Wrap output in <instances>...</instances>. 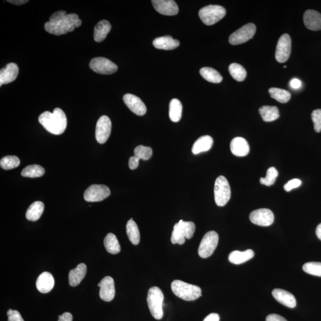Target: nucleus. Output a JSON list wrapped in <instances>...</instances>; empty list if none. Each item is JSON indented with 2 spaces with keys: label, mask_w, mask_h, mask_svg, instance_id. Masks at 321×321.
Segmentation results:
<instances>
[{
  "label": "nucleus",
  "mask_w": 321,
  "mask_h": 321,
  "mask_svg": "<svg viewBox=\"0 0 321 321\" xmlns=\"http://www.w3.org/2000/svg\"><path fill=\"white\" fill-rule=\"evenodd\" d=\"M39 122L48 132L56 135L62 134L67 124L66 115L59 108L54 109L53 112H44L39 117Z\"/></svg>",
  "instance_id": "f257e3e1"
},
{
  "label": "nucleus",
  "mask_w": 321,
  "mask_h": 321,
  "mask_svg": "<svg viewBox=\"0 0 321 321\" xmlns=\"http://www.w3.org/2000/svg\"><path fill=\"white\" fill-rule=\"evenodd\" d=\"M79 20L77 15L71 13L65 16L63 19L56 23L46 22L44 28L47 32L60 36L74 31L76 28V23Z\"/></svg>",
  "instance_id": "f03ea898"
},
{
  "label": "nucleus",
  "mask_w": 321,
  "mask_h": 321,
  "mask_svg": "<svg viewBox=\"0 0 321 321\" xmlns=\"http://www.w3.org/2000/svg\"><path fill=\"white\" fill-rule=\"evenodd\" d=\"M175 295L186 301H193L202 296V290L195 285H190L181 280H175L171 285Z\"/></svg>",
  "instance_id": "7ed1b4c3"
},
{
  "label": "nucleus",
  "mask_w": 321,
  "mask_h": 321,
  "mask_svg": "<svg viewBox=\"0 0 321 321\" xmlns=\"http://www.w3.org/2000/svg\"><path fill=\"white\" fill-rule=\"evenodd\" d=\"M165 296L162 290L158 287H152L149 289L147 303L151 315L156 319H162L164 315L163 305Z\"/></svg>",
  "instance_id": "20e7f679"
},
{
  "label": "nucleus",
  "mask_w": 321,
  "mask_h": 321,
  "mask_svg": "<svg viewBox=\"0 0 321 321\" xmlns=\"http://www.w3.org/2000/svg\"><path fill=\"white\" fill-rule=\"evenodd\" d=\"M196 227L192 221H179L173 227L171 242L173 244L183 245L185 238L190 239L193 237Z\"/></svg>",
  "instance_id": "39448f33"
},
{
  "label": "nucleus",
  "mask_w": 321,
  "mask_h": 321,
  "mask_svg": "<svg viewBox=\"0 0 321 321\" xmlns=\"http://www.w3.org/2000/svg\"><path fill=\"white\" fill-rule=\"evenodd\" d=\"M226 15V10L223 7L210 5L199 10V18L206 25L211 26L219 22Z\"/></svg>",
  "instance_id": "423d86ee"
},
{
  "label": "nucleus",
  "mask_w": 321,
  "mask_h": 321,
  "mask_svg": "<svg viewBox=\"0 0 321 321\" xmlns=\"http://www.w3.org/2000/svg\"><path fill=\"white\" fill-rule=\"evenodd\" d=\"M215 201L218 207H224L231 197V189L228 180L223 176L218 177L214 186Z\"/></svg>",
  "instance_id": "0eeeda50"
},
{
  "label": "nucleus",
  "mask_w": 321,
  "mask_h": 321,
  "mask_svg": "<svg viewBox=\"0 0 321 321\" xmlns=\"http://www.w3.org/2000/svg\"><path fill=\"white\" fill-rule=\"evenodd\" d=\"M219 240L218 234L214 231H210L205 234L201 240L198 254L201 258H207L213 254Z\"/></svg>",
  "instance_id": "6e6552de"
},
{
  "label": "nucleus",
  "mask_w": 321,
  "mask_h": 321,
  "mask_svg": "<svg viewBox=\"0 0 321 321\" xmlns=\"http://www.w3.org/2000/svg\"><path fill=\"white\" fill-rule=\"evenodd\" d=\"M110 189L103 184H93L84 193V199L88 203L100 202L110 195Z\"/></svg>",
  "instance_id": "1a4fd4ad"
},
{
  "label": "nucleus",
  "mask_w": 321,
  "mask_h": 321,
  "mask_svg": "<svg viewBox=\"0 0 321 321\" xmlns=\"http://www.w3.org/2000/svg\"><path fill=\"white\" fill-rule=\"evenodd\" d=\"M256 29L257 28L254 23H248L231 34L229 43L233 46L247 43L254 37Z\"/></svg>",
  "instance_id": "9d476101"
},
{
  "label": "nucleus",
  "mask_w": 321,
  "mask_h": 321,
  "mask_svg": "<svg viewBox=\"0 0 321 321\" xmlns=\"http://www.w3.org/2000/svg\"><path fill=\"white\" fill-rule=\"evenodd\" d=\"M90 67L95 73L101 74H113L118 70L117 65L104 57L94 58L91 61Z\"/></svg>",
  "instance_id": "9b49d317"
},
{
  "label": "nucleus",
  "mask_w": 321,
  "mask_h": 321,
  "mask_svg": "<svg viewBox=\"0 0 321 321\" xmlns=\"http://www.w3.org/2000/svg\"><path fill=\"white\" fill-rule=\"evenodd\" d=\"M292 41L288 34H283L279 37L275 50V59L279 63H285L291 53Z\"/></svg>",
  "instance_id": "f8f14e48"
},
{
  "label": "nucleus",
  "mask_w": 321,
  "mask_h": 321,
  "mask_svg": "<svg viewBox=\"0 0 321 321\" xmlns=\"http://www.w3.org/2000/svg\"><path fill=\"white\" fill-rule=\"evenodd\" d=\"M249 218L253 224L268 227L274 223V215L270 210L262 208L252 212Z\"/></svg>",
  "instance_id": "ddd939ff"
},
{
  "label": "nucleus",
  "mask_w": 321,
  "mask_h": 321,
  "mask_svg": "<svg viewBox=\"0 0 321 321\" xmlns=\"http://www.w3.org/2000/svg\"><path fill=\"white\" fill-rule=\"evenodd\" d=\"M112 124L111 119L107 115H102L99 118L95 131V137L97 142L103 144L107 141L111 135Z\"/></svg>",
  "instance_id": "4468645a"
},
{
  "label": "nucleus",
  "mask_w": 321,
  "mask_h": 321,
  "mask_svg": "<svg viewBox=\"0 0 321 321\" xmlns=\"http://www.w3.org/2000/svg\"><path fill=\"white\" fill-rule=\"evenodd\" d=\"M100 288V296L105 302H110L113 300L115 290L113 278L110 276H105L98 285Z\"/></svg>",
  "instance_id": "2eb2a0df"
},
{
  "label": "nucleus",
  "mask_w": 321,
  "mask_h": 321,
  "mask_svg": "<svg viewBox=\"0 0 321 321\" xmlns=\"http://www.w3.org/2000/svg\"><path fill=\"white\" fill-rule=\"evenodd\" d=\"M153 8L160 14L175 16L179 13V8L173 0H152Z\"/></svg>",
  "instance_id": "dca6fc26"
},
{
  "label": "nucleus",
  "mask_w": 321,
  "mask_h": 321,
  "mask_svg": "<svg viewBox=\"0 0 321 321\" xmlns=\"http://www.w3.org/2000/svg\"><path fill=\"white\" fill-rule=\"evenodd\" d=\"M124 101L125 104L133 113L139 116L146 114L147 109L146 105L139 97L136 95L127 94L124 95Z\"/></svg>",
  "instance_id": "f3484780"
},
{
  "label": "nucleus",
  "mask_w": 321,
  "mask_h": 321,
  "mask_svg": "<svg viewBox=\"0 0 321 321\" xmlns=\"http://www.w3.org/2000/svg\"><path fill=\"white\" fill-rule=\"evenodd\" d=\"M19 67L15 63L7 64L6 67L0 71V86L9 84L16 80L19 74Z\"/></svg>",
  "instance_id": "a211bd4d"
},
{
  "label": "nucleus",
  "mask_w": 321,
  "mask_h": 321,
  "mask_svg": "<svg viewBox=\"0 0 321 321\" xmlns=\"http://www.w3.org/2000/svg\"><path fill=\"white\" fill-rule=\"evenodd\" d=\"M304 23L307 29L309 30H321V14L315 10H308L304 13Z\"/></svg>",
  "instance_id": "6ab92c4d"
},
{
  "label": "nucleus",
  "mask_w": 321,
  "mask_h": 321,
  "mask_svg": "<svg viewBox=\"0 0 321 321\" xmlns=\"http://www.w3.org/2000/svg\"><path fill=\"white\" fill-rule=\"evenodd\" d=\"M272 295L276 301L289 308H295L296 306L295 296L286 290L275 289L272 290Z\"/></svg>",
  "instance_id": "aec40b11"
},
{
  "label": "nucleus",
  "mask_w": 321,
  "mask_h": 321,
  "mask_svg": "<svg viewBox=\"0 0 321 321\" xmlns=\"http://www.w3.org/2000/svg\"><path fill=\"white\" fill-rule=\"evenodd\" d=\"M55 284V280L52 274L49 272H44L36 280V286L38 291L42 293H48L52 290Z\"/></svg>",
  "instance_id": "412c9836"
},
{
  "label": "nucleus",
  "mask_w": 321,
  "mask_h": 321,
  "mask_svg": "<svg viewBox=\"0 0 321 321\" xmlns=\"http://www.w3.org/2000/svg\"><path fill=\"white\" fill-rule=\"evenodd\" d=\"M230 149L232 153L237 156H247L250 151L247 140L241 137L235 138L232 140Z\"/></svg>",
  "instance_id": "4be33fe9"
},
{
  "label": "nucleus",
  "mask_w": 321,
  "mask_h": 321,
  "mask_svg": "<svg viewBox=\"0 0 321 321\" xmlns=\"http://www.w3.org/2000/svg\"><path fill=\"white\" fill-rule=\"evenodd\" d=\"M153 45L157 49L172 50L178 47L180 43L178 40L174 39L172 36H165L157 37L153 40Z\"/></svg>",
  "instance_id": "5701e85b"
},
{
  "label": "nucleus",
  "mask_w": 321,
  "mask_h": 321,
  "mask_svg": "<svg viewBox=\"0 0 321 321\" xmlns=\"http://www.w3.org/2000/svg\"><path fill=\"white\" fill-rule=\"evenodd\" d=\"M87 272V266L84 263L78 264L76 268L71 269L69 274V285L72 287L79 285L85 278Z\"/></svg>",
  "instance_id": "b1692460"
},
{
  "label": "nucleus",
  "mask_w": 321,
  "mask_h": 321,
  "mask_svg": "<svg viewBox=\"0 0 321 321\" xmlns=\"http://www.w3.org/2000/svg\"><path fill=\"white\" fill-rule=\"evenodd\" d=\"M213 139L210 136H201L194 143L192 151L193 154L197 155L201 152L209 151L213 145Z\"/></svg>",
  "instance_id": "393cba45"
},
{
  "label": "nucleus",
  "mask_w": 321,
  "mask_h": 321,
  "mask_svg": "<svg viewBox=\"0 0 321 321\" xmlns=\"http://www.w3.org/2000/svg\"><path fill=\"white\" fill-rule=\"evenodd\" d=\"M111 29V24L107 20H103L99 22L94 28V37L95 42H103Z\"/></svg>",
  "instance_id": "a878e982"
},
{
  "label": "nucleus",
  "mask_w": 321,
  "mask_h": 321,
  "mask_svg": "<svg viewBox=\"0 0 321 321\" xmlns=\"http://www.w3.org/2000/svg\"><path fill=\"white\" fill-rule=\"evenodd\" d=\"M254 257V252L251 249L241 252L234 251L230 253L228 256V260L235 265H240L250 260Z\"/></svg>",
  "instance_id": "bb28decb"
},
{
  "label": "nucleus",
  "mask_w": 321,
  "mask_h": 321,
  "mask_svg": "<svg viewBox=\"0 0 321 321\" xmlns=\"http://www.w3.org/2000/svg\"><path fill=\"white\" fill-rule=\"evenodd\" d=\"M44 207V203L41 201H36L30 205L26 213L27 220L31 221L38 220L42 216Z\"/></svg>",
  "instance_id": "cd10ccee"
},
{
  "label": "nucleus",
  "mask_w": 321,
  "mask_h": 321,
  "mask_svg": "<svg viewBox=\"0 0 321 321\" xmlns=\"http://www.w3.org/2000/svg\"><path fill=\"white\" fill-rule=\"evenodd\" d=\"M259 112L263 121L265 122L274 121L279 117L278 109L275 106H263L259 108Z\"/></svg>",
  "instance_id": "c85d7f7f"
},
{
  "label": "nucleus",
  "mask_w": 321,
  "mask_h": 321,
  "mask_svg": "<svg viewBox=\"0 0 321 321\" xmlns=\"http://www.w3.org/2000/svg\"><path fill=\"white\" fill-rule=\"evenodd\" d=\"M183 107L178 99L174 98L170 102L169 117L173 122H179L182 118Z\"/></svg>",
  "instance_id": "c756f323"
},
{
  "label": "nucleus",
  "mask_w": 321,
  "mask_h": 321,
  "mask_svg": "<svg viewBox=\"0 0 321 321\" xmlns=\"http://www.w3.org/2000/svg\"><path fill=\"white\" fill-rule=\"evenodd\" d=\"M104 244L106 250L111 254H117L121 251V245L114 234L108 233L105 237Z\"/></svg>",
  "instance_id": "7c9ffc66"
},
{
  "label": "nucleus",
  "mask_w": 321,
  "mask_h": 321,
  "mask_svg": "<svg viewBox=\"0 0 321 321\" xmlns=\"http://www.w3.org/2000/svg\"><path fill=\"white\" fill-rule=\"evenodd\" d=\"M126 232H127L129 240L134 245H137L140 242V232L135 222L133 220L132 218L130 220L126 225Z\"/></svg>",
  "instance_id": "2f4dec72"
},
{
  "label": "nucleus",
  "mask_w": 321,
  "mask_h": 321,
  "mask_svg": "<svg viewBox=\"0 0 321 321\" xmlns=\"http://www.w3.org/2000/svg\"><path fill=\"white\" fill-rule=\"evenodd\" d=\"M200 74L205 79L211 83L218 84L223 81V77L218 71L211 67H203L200 70Z\"/></svg>",
  "instance_id": "473e14b6"
},
{
  "label": "nucleus",
  "mask_w": 321,
  "mask_h": 321,
  "mask_svg": "<svg viewBox=\"0 0 321 321\" xmlns=\"http://www.w3.org/2000/svg\"><path fill=\"white\" fill-rule=\"evenodd\" d=\"M269 93L272 98L275 99L280 103H287L291 98L290 92L283 89L271 88L269 90Z\"/></svg>",
  "instance_id": "72a5a7b5"
},
{
  "label": "nucleus",
  "mask_w": 321,
  "mask_h": 321,
  "mask_svg": "<svg viewBox=\"0 0 321 321\" xmlns=\"http://www.w3.org/2000/svg\"><path fill=\"white\" fill-rule=\"evenodd\" d=\"M46 171L39 165H30L22 170L21 175L23 177L35 178L44 176Z\"/></svg>",
  "instance_id": "f704fd0d"
},
{
  "label": "nucleus",
  "mask_w": 321,
  "mask_h": 321,
  "mask_svg": "<svg viewBox=\"0 0 321 321\" xmlns=\"http://www.w3.org/2000/svg\"><path fill=\"white\" fill-rule=\"evenodd\" d=\"M228 70H229L231 76L238 82L244 81L247 77V71L240 64L232 63L228 67Z\"/></svg>",
  "instance_id": "c9c22d12"
},
{
  "label": "nucleus",
  "mask_w": 321,
  "mask_h": 321,
  "mask_svg": "<svg viewBox=\"0 0 321 321\" xmlns=\"http://www.w3.org/2000/svg\"><path fill=\"white\" fill-rule=\"evenodd\" d=\"M20 160L18 156L9 155L5 156L0 160V166L6 170H12L19 166Z\"/></svg>",
  "instance_id": "e433bc0d"
},
{
  "label": "nucleus",
  "mask_w": 321,
  "mask_h": 321,
  "mask_svg": "<svg viewBox=\"0 0 321 321\" xmlns=\"http://www.w3.org/2000/svg\"><path fill=\"white\" fill-rule=\"evenodd\" d=\"M134 156L139 160H148L152 155V149L151 147L139 145L135 149Z\"/></svg>",
  "instance_id": "4c0bfd02"
},
{
  "label": "nucleus",
  "mask_w": 321,
  "mask_h": 321,
  "mask_svg": "<svg viewBox=\"0 0 321 321\" xmlns=\"http://www.w3.org/2000/svg\"><path fill=\"white\" fill-rule=\"evenodd\" d=\"M278 171L276 170L275 167H270V168H269L267 170L265 178L260 179V183L266 186H272L275 182L276 177H278Z\"/></svg>",
  "instance_id": "58836bf2"
},
{
  "label": "nucleus",
  "mask_w": 321,
  "mask_h": 321,
  "mask_svg": "<svg viewBox=\"0 0 321 321\" xmlns=\"http://www.w3.org/2000/svg\"><path fill=\"white\" fill-rule=\"evenodd\" d=\"M303 270L307 274L321 276V262H310L303 266Z\"/></svg>",
  "instance_id": "ea45409f"
},
{
  "label": "nucleus",
  "mask_w": 321,
  "mask_h": 321,
  "mask_svg": "<svg viewBox=\"0 0 321 321\" xmlns=\"http://www.w3.org/2000/svg\"><path fill=\"white\" fill-rule=\"evenodd\" d=\"M312 119L314 124V130L317 133L321 132V109H317L312 112Z\"/></svg>",
  "instance_id": "a19ab883"
},
{
  "label": "nucleus",
  "mask_w": 321,
  "mask_h": 321,
  "mask_svg": "<svg viewBox=\"0 0 321 321\" xmlns=\"http://www.w3.org/2000/svg\"><path fill=\"white\" fill-rule=\"evenodd\" d=\"M301 180L298 179H294L289 181L288 183L285 184L284 186V189L286 192H290L293 189H296L297 187L301 185Z\"/></svg>",
  "instance_id": "79ce46f5"
},
{
  "label": "nucleus",
  "mask_w": 321,
  "mask_h": 321,
  "mask_svg": "<svg viewBox=\"0 0 321 321\" xmlns=\"http://www.w3.org/2000/svg\"><path fill=\"white\" fill-rule=\"evenodd\" d=\"M7 315L9 317L8 321H24L18 310L10 309L7 312Z\"/></svg>",
  "instance_id": "37998d69"
},
{
  "label": "nucleus",
  "mask_w": 321,
  "mask_h": 321,
  "mask_svg": "<svg viewBox=\"0 0 321 321\" xmlns=\"http://www.w3.org/2000/svg\"><path fill=\"white\" fill-rule=\"evenodd\" d=\"M67 15L66 12L63 11V10L54 13L53 14L50 16L49 22L53 23H56L59 22L61 19H63L64 17Z\"/></svg>",
  "instance_id": "c03bdc74"
},
{
  "label": "nucleus",
  "mask_w": 321,
  "mask_h": 321,
  "mask_svg": "<svg viewBox=\"0 0 321 321\" xmlns=\"http://www.w3.org/2000/svg\"><path fill=\"white\" fill-rule=\"evenodd\" d=\"M139 164V160L136 158L135 156H131L129 160V168L131 170H135L138 168Z\"/></svg>",
  "instance_id": "a18cd8bd"
},
{
  "label": "nucleus",
  "mask_w": 321,
  "mask_h": 321,
  "mask_svg": "<svg viewBox=\"0 0 321 321\" xmlns=\"http://www.w3.org/2000/svg\"><path fill=\"white\" fill-rule=\"evenodd\" d=\"M266 321H288L284 317L277 315V314H270L266 317Z\"/></svg>",
  "instance_id": "49530a36"
},
{
  "label": "nucleus",
  "mask_w": 321,
  "mask_h": 321,
  "mask_svg": "<svg viewBox=\"0 0 321 321\" xmlns=\"http://www.w3.org/2000/svg\"><path fill=\"white\" fill-rule=\"evenodd\" d=\"M59 317L58 321H73V316L69 312H65L59 316Z\"/></svg>",
  "instance_id": "de8ad7c7"
},
{
  "label": "nucleus",
  "mask_w": 321,
  "mask_h": 321,
  "mask_svg": "<svg viewBox=\"0 0 321 321\" xmlns=\"http://www.w3.org/2000/svg\"><path fill=\"white\" fill-rule=\"evenodd\" d=\"M290 87L295 90H298V89L301 87L302 83L298 78H293L290 83Z\"/></svg>",
  "instance_id": "09e8293b"
},
{
  "label": "nucleus",
  "mask_w": 321,
  "mask_h": 321,
  "mask_svg": "<svg viewBox=\"0 0 321 321\" xmlns=\"http://www.w3.org/2000/svg\"><path fill=\"white\" fill-rule=\"evenodd\" d=\"M203 321H220V316L216 313H210Z\"/></svg>",
  "instance_id": "8fccbe9b"
},
{
  "label": "nucleus",
  "mask_w": 321,
  "mask_h": 321,
  "mask_svg": "<svg viewBox=\"0 0 321 321\" xmlns=\"http://www.w3.org/2000/svg\"><path fill=\"white\" fill-rule=\"evenodd\" d=\"M8 2L12 3L13 5L20 6L26 4V3L29 2V1H26V0H12V1H10V0H9Z\"/></svg>",
  "instance_id": "3c124183"
},
{
  "label": "nucleus",
  "mask_w": 321,
  "mask_h": 321,
  "mask_svg": "<svg viewBox=\"0 0 321 321\" xmlns=\"http://www.w3.org/2000/svg\"><path fill=\"white\" fill-rule=\"evenodd\" d=\"M316 234L317 238L321 240V223L317 225L316 229Z\"/></svg>",
  "instance_id": "603ef678"
}]
</instances>
